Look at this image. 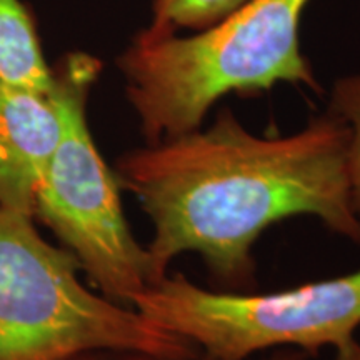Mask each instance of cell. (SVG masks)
Returning <instances> with one entry per match:
<instances>
[{
  "label": "cell",
  "instance_id": "277c9868",
  "mask_svg": "<svg viewBox=\"0 0 360 360\" xmlns=\"http://www.w3.org/2000/svg\"><path fill=\"white\" fill-rule=\"evenodd\" d=\"M98 70L96 58L74 53L53 72L62 134L40 184L35 217L56 232L103 297L132 305L154 277L147 249L125 220L115 174L89 130L85 103Z\"/></svg>",
  "mask_w": 360,
  "mask_h": 360
},
{
  "label": "cell",
  "instance_id": "8fae6325",
  "mask_svg": "<svg viewBox=\"0 0 360 360\" xmlns=\"http://www.w3.org/2000/svg\"><path fill=\"white\" fill-rule=\"evenodd\" d=\"M332 360H360V344L355 339L347 342L342 347L335 349V355Z\"/></svg>",
  "mask_w": 360,
  "mask_h": 360
},
{
  "label": "cell",
  "instance_id": "9c48e42d",
  "mask_svg": "<svg viewBox=\"0 0 360 360\" xmlns=\"http://www.w3.org/2000/svg\"><path fill=\"white\" fill-rule=\"evenodd\" d=\"M328 110L339 117L349 132L347 174L350 202L360 217V74L337 80L332 87Z\"/></svg>",
  "mask_w": 360,
  "mask_h": 360
},
{
  "label": "cell",
  "instance_id": "5b68a950",
  "mask_svg": "<svg viewBox=\"0 0 360 360\" xmlns=\"http://www.w3.org/2000/svg\"><path fill=\"white\" fill-rule=\"evenodd\" d=\"M132 307L210 360H247L277 347L310 354L355 339L360 270L272 294L212 292L174 274L148 285Z\"/></svg>",
  "mask_w": 360,
  "mask_h": 360
},
{
  "label": "cell",
  "instance_id": "3957f363",
  "mask_svg": "<svg viewBox=\"0 0 360 360\" xmlns=\"http://www.w3.org/2000/svg\"><path fill=\"white\" fill-rule=\"evenodd\" d=\"M69 250L39 236L34 219L0 207V360H77L141 352L186 360L191 340L90 292Z\"/></svg>",
  "mask_w": 360,
  "mask_h": 360
},
{
  "label": "cell",
  "instance_id": "30bf717a",
  "mask_svg": "<svg viewBox=\"0 0 360 360\" xmlns=\"http://www.w3.org/2000/svg\"><path fill=\"white\" fill-rule=\"evenodd\" d=\"M307 352H302V350H285V352H277L270 357L264 360H307ZM77 360H170V359H160L155 357V355L148 354H141V352H96L84 355V357H79ZM186 360H210L207 359L205 355H197L193 359H186Z\"/></svg>",
  "mask_w": 360,
  "mask_h": 360
},
{
  "label": "cell",
  "instance_id": "8992f818",
  "mask_svg": "<svg viewBox=\"0 0 360 360\" xmlns=\"http://www.w3.org/2000/svg\"><path fill=\"white\" fill-rule=\"evenodd\" d=\"M62 119L53 94L0 84V207L35 217V202L60 141Z\"/></svg>",
  "mask_w": 360,
  "mask_h": 360
},
{
  "label": "cell",
  "instance_id": "ba28073f",
  "mask_svg": "<svg viewBox=\"0 0 360 360\" xmlns=\"http://www.w3.org/2000/svg\"><path fill=\"white\" fill-rule=\"evenodd\" d=\"M249 0H155L154 19L143 35L160 37L177 29H205Z\"/></svg>",
  "mask_w": 360,
  "mask_h": 360
},
{
  "label": "cell",
  "instance_id": "52a82bcc",
  "mask_svg": "<svg viewBox=\"0 0 360 360\" xmlns=\"http://www.w3.org/2000/svg\"><path fill=\"white\" fill-rule=\"evenodd\" d=\"M0 84L39 94L56 90V75L19 0H0Z\"/></svg>",
  "mask_w": 360,
  "mask_h": 360
},
{
  "label": "cell",
  "instance_id": "6da1fadb",
  "mask_svg": "<svg viewBox=\"0 0 360 360\" xmlns=\"http://www.w3.org/2000/svg\"><path fill=\"white\" fill-rule=\"evenodd\" d=\"M347 142V127L330 110L292 135L260 137L224 109L207 129L124 154L114 174L154 225L147 247L154 283L177 255L197 252L231 292L252 290L255 240L295 215H314L360 245Z\"/></svg>",
  "mask_w": 360,
  "mask_h": 360
},
{
  "label": "cell",
  "instance_id": "7a4b0ae2",
  "mask_svg": "<svg viewBox=\"0 0 360 360\" xmlns=\"http://www.w3.org/2000/svg\"><path fill=\"white\" fill-rule=\"evenodd\" d=\"M307 2L249 0L191 37L139 35L119 69L147 143L200 129L231 92L254 94L278 82L321 90L300 51Z\"/></svg>",
  "mask_w": 360,
  "mask_h": 360
}]
</instances>
